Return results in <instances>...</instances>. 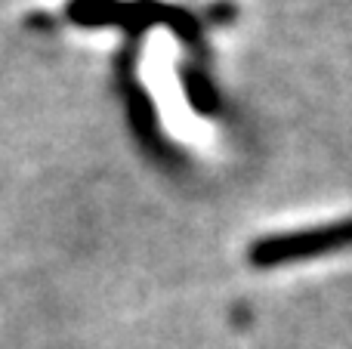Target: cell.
I'll use <instances>...</instances> for the list:
<instances>
[{
    "mask_svg": "<svg viewBox=\"0 0 352 349\" xmlns=\"http://www.w3.org/2000/svg\"><path fill=\"white\" fill-rule=\"evenodd\" d=\"M182 87H186V96H188V102H192L195 111H201V115L217 111V105H219L217 87H213V80L204 74V68L188 65L186 71H182Z\"/></svg>",
    "mask_w": 352,
    "mask_h": 349,
    "instance_id": "obj_4",
    "label": "cell"
},
{
    "mask_svg": "<svg viewBox=\"0 0 352 349\" xmlns=\"http://www.w3.org/2000/svg\"><path fill=\"white\" fill-rule=\"evenodd\" d=\"M65 16L80 28H121L130 37L146 34L148 28H167L186 43L201 37L192 12L161 0H68Z\"/></svg>",
    "mask_w": 352,
    "mask_h": 349,
    "instance_id": "obj_1",
    "label": "cell"
},
{
    "mask_svg": "<svg viewBox=\"0 0 352 349\" xmlns=\"http://www.w3.org/2000/svg\"><path fill=\"white\" fill-rule=\"evenodd\" d=\"M352 247V216L322 226L291 229V232L263 235L248 247V263L256 269H275V266L300 263V260H316L328 254H340Z\"/></svg>",
    "mask_w": 352,
    "mask_h": 349,
    "instance_id": "obj_2",
    "label": "cell"
},
{
    "mask_svg": "<svg viewBox=\"0 0 352 349\" xmlns=\"http://www.w3.org/2000/svg\"><path fill=\"white\" fill-rule=\"evenodd\" d=\"M124 99H127V115H130V124L140 136H155L158 130V111H155V102L140 84L124 78Z\"/></svg>",
    "mask_w": 352,
    "mask_h": 349,
    "instance_id": "obj_3",
    "label": "cell"
}]
</instances>
